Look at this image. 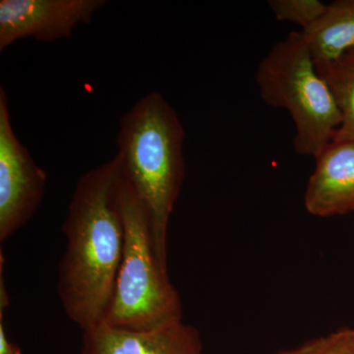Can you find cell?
Masks as SVG:
<instances>
[{
  "label": "cell",
  "mask_w": 354,
  "mask_h": 354,
  "mask_svg": "<svg viewBox=\"0 0 354 354\" xmlns=\"http://www.w3.org/2000/svg\"><path fill=\"white\" fill-rule=\"evenodd\" d=\"M121 172L118 155L85 172L62 225L66 247L58 265V297L82 332L104 324L113 300L124 247Z\"/></svg>",
  "instance_id": "cell-1"
},
{
  "label": "cell",
  "mask_w": 354,
  "mask_h": 354,
  "mask_svg": "<svg viewBox=\"0 0 354 354\" xmlns=\"http://www.w3.org/2000/svg\"><path fill=\"white\" fill-rule=\"evenodd\" d=\"M268 3L277 19L299 25L302 32L322 17L328 6L319 0H271Z\"/></svg>",
  "instance_id": "cell-11"
},
{
  "label": "cell",
  "mask_w": 354,
  "mask_h": 354,
  "mask_svg": "<svg viewBox=\"0 0 354 354\" xmlns=\"http://www.w3.org/2000/svg\"><path fill=\"white\" fill-rule=\"evenodd\" d=\"M323 337H316L300 344L297 348L279 351L274 354H322Z\"/></svg>",
  "instance_id": "cell-13"
},
{
  "label": "cell",
  "mask_w": 354,
  "mask_h": 354,
  "mask_svg": "<svg viewBox=\"0 0 354 354\" xmlns=\"http://www.w3.org/2000/svg\"><path fill=\"white\" fill-rule=\"evenodd\" d=\"M316 67L342 115L333 140H354V46L335 59L317 62Z\"/></svg>",
  "instance_id": "cell-10"
},
{
  "label": "cell",
  "mask_w": 354,
  "mask_h": 354,
  "mask_svg": "<svg viewBox=\"0 0 354 354\" xmlns=\"http://www.w3.org/2000/svg\"><path fill=\"white\" fill-rule=\"evenodd\" d=\"M81 354H205L201 334L183 321L133 330L101 325L83 332Z\"/></svg>",
  "instance_id": "cell-7"
},
{
  "label": "cell",
  "mask_w": 354,
  "mask_h": 354,
  "mask_svg": "<svg viewBox=\"0 0 354 354\" xmlns=\"http://www.w3.org/2000/svg\"><path fill=\"white\" fill-rule=\"evenodd\" d=\"M315 160L305 191L306 211L320 218L354 212V140H333Z\"/></svg>",
  "instance_id": "cell-8"
},
{
  "label": "cell",
  "mask_w": 354,
  "mask_h": 354,
  "mask_svg": "<svg viewBox=\"0 0 354 354\" xmlns=\"http://www.w3.org/2000/svg\"><path fill=\"white\" fill-rule=\"evenodd\" d=\"M0 354H22L20 346L8 339L4 324V313H0Z\"/></svg>",
  "instance_id": "cell-14"
},
{
  "label": "cell",
  "mask_w": 354,
  "mask_h": 354,
  "mask_svg": "<svg viewBox=\"0 0 354 354\" xmlns=\"http://www.w3.org/2000/svg\"><path fill=\"white\" fill-rule=\"evenodd\" d=\"M256 75L263 101L290 113L295 152L318 157L341 127L342 115L302 32H291L274 44Z\"/></svg>",
  "instance_id": "cell-4"
},
{
  "label": "cell",
  "mask_w": 354,
  "mask_h": 354,
  "mask_svg": "<svg viewBox=\"0 0 354 354\" xmlns=\"http://www.w3.org/2000/svg\"><path fill=\"white\" fill-rule=\"evenodd\" d=\"M322 354H354V328H342L323 337Z\"/></svg>",
  "instance_id": "cell-12"
},
{
  "label": "cell",
  "mask_w": 354,
  "mask_h": 354,
  "mask_svg": "<svg viewBox=\"0 0 354 354\" xmlns=\"http://www.w3.org/2000/svg\"><path fill=\"white\" fill-rule=\"evenodd\" d=\"M118 191L124 247L102 325L143 330L183 321L180 295L169 279V267L158 258L148 213L123 172Z\"/></svg>",
  "instance_id": "cell-3"
},
{
  "label": "cell",
  "mask_w": 354,
  "mask_h": 354,
  "mask_svg": "<svg viewBox=\"0 0 354 354\" xmlns=\"http://www.w3.org/2000/svg\"><path fill=\"white\" fill-rule=\"evenodd\" d=\"M106 0H1L0 51L21 39L53 43L90 24Z\"/></svg>",
  "instance_id": "cell-6"
},
{
  "label": "cell",
  "mask_w": 354,
  "mask_h": 354,
  "mask_svg": "<svg viewBox=\"0 0 354 354\" xmlns=\"http://www.w3.org/2000/svg\"><path fill=\"white\" fill-rule=\"evenodd\" d=\"M302 34L315 64L341 57L354 46V0L328 4L322 17Z\"/></svg>",
  "instance_id": "cell-9"
},
{
  "label": "cell",
  "mask_w": 354,
  "mask_h": 354,
  "mask_svg": "<svg viewBox=\"0 0 354 354\" xmlns=\"http://www.w3.org/2000/svg\"><path fill=\"white\" fill-rule=\"evenodd\" d=\"M46 172L14 131L8 100L0 87V242L29 223L46 192Z\"/></svg>",
  "instance_id": "cell-5"
},
{
  "label": "cell",
  "mask_w": 354,
  "mask_h": 354,
  "mask_svg": "<svg viewBox=\"0 0 354 354\" xmlns=\"http://www.w3.org/2000/svg\"><path fill=\"white\" fill-rule=\"evenodd\" d=\"M184 138L178 114L158 92L141 97L121 118L118 155L122 172L145 207L165 267L169 221L185 178Z\"/></svg>",
  "instance_id": "cell-2"
}]
</instances>
